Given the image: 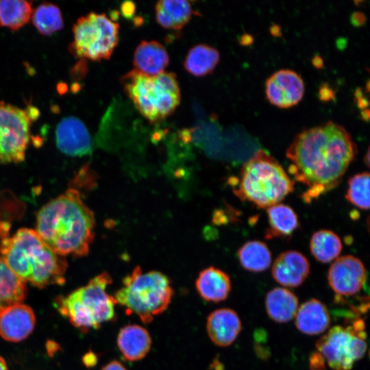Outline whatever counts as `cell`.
I'll list each match as a JSON object with an SVG mask.
<instances>
[{
    "label": "cell",
    "mask_w": 370,
    "mask_h": 370,
    "mask_svg": "<svg viewBox=\"0 0 370 370\" xmlns=\"http://www.w3.org/2000/svg\"><path fill=\"white\" fill-rule=\"evenodd\" d=\"M32 12V1L1 0L0 26L15 32L29 22Z\"/></svg>",
    "instance_id": "83f0119b"
},
{
    "label": "cell",
    "mask_w": 370,
    "mask_h": 370,
    "mask_svg": "<svg viewBox=\"0 0 370 370\" xmlns=\"http://www.w3.org/2000/svg\"><path fill=\"white\" fill-rule=\"evenodd\" d=\"M352 21L354 25H360L365 21L364 15L360 12H355L352 16Z\"/></svg>",
    "instance_id": "e575fe53"
},
{
    "label": "cell",
    "mask_w": 370,
    "mask_h": 370,
    "mask_svg": "<svg viewBox=\"0 0 370 370\" xmlns=\"http://www.w3.org/2000/svg\"><path fill=\"white\" fill-rule=\"evenodd\" d=\"M72 32L69 49L78 58L107 60L119 43V25L103 13L92 12L78 18Z\"/></svg>",
    "instance_id": "ba28073f"
},
{
    "label": "cell",
    "mask_w": 370,
    "mask_h": 370,
    "mask_svg": "<svg viewBox=\"0 0 370 370\" xmlns=\"http://www.w3.org/2000/svg\"><path fill=\"white\" fill-rule=\"evenodd\" d=\"M169 63L165 47L156 40H143L136 47L133 64L134 70L149 76L164 71Z\"/></svg>",
    "instance_id": "e0dca14e"
},
{
    "label": "cell",
    "mask_w": 370,
    "mask_h": 370,
    "mask_svg": "<svg viewBox=\"0 0 370 370\" xmlns=\"http://www.w3.org/2000/svg\"><path fill=\"white\" fill-rule=\"evenodd\" d=\"M309 365L311 370H325V359L319 352H314L310 355Z\"/></svg>",
    "instance_id": "4dcf8cb0"
},
{
    "label": "cell",
    "mask_w": 370,
    "mask_h": 370,
    "mask_svg": "<svg viewBox=\"0 0 370 370\" xmlns=\"http://www.w3.org/2000/svg\"><path fill=\"white\" fill-rule=\"evenodd\" d=\"M0 370H8L5 360L0 356Z\"/></svg>",
    "instance_id": "8d00e7d4"
},
{
    "label": "cell",
    "mask_w": 370,
    "mask_h": 370,
    "mask_svg": "<svg viewBox=\"0 0 370 370\" xmlns=\"http://www.w3.org/2000/svg\"><path fill=\"white\" fill-rule=\"evenodd\" d=\"M101 370H127V369L119 361L112 360Z\"/></svg>",
    "instance_id": "d6a6232c"
},
{
    "label": "cell",
    "mask_w": 370,
    "mask_h": 370,
    "mask_svg": "<svg viewBox=\"0 0 370 370\" xmlns=\"http://www.w3.org/2000/svg\"><path fill=\"white\" fill-rule=\"evenodd\" d=\"M356 154L350 134L333 121L304 130L286 152L288 172L306 186L301 198L307 203L337 186Z\"/></svg>",
    "instance_id": "6da1fadb"
},
{
    "label": "cell",
    "mask_w": 370,
    "mask_h": 370,
    "mask_svg": "<svg viewBox=\"0 0 370 370\" xmlns=\"http://www.w3.org/2000/svg\"><path fill=\"white\" fill-rule=\"evenodd\" d=\"M369 173L362 172L351 177L348 180L346 199L362 209L369 208Z\"/></svg>",
    "instance_id": "f546056e"
},
{
    "label": "cell",
    "mask_w": 370,
    "mask_h": 370,
    "mask_svg": "<svg viewBox=\"0 0 370 370\" xmlns=\"http://www.w3.org/2000/svg\"><path fill=\"white\" fill-rule=\"evenodd\" d=\"M365 338L352 326L336 325L316 343L318 352L334 370H350L367 350Z\"/></svg>",
    "instance_id": "30bf717a"
},
{
    "label": "cell",
    "mask_w": 370,
    "mask_h": 370,
    "mask_svg": "<svg viewBox=\"0 0 370 370\" xmlns=\"http://www.w3.org/2000/svg\"><path fill=\"white\" fill-rule=\"evenodd\" d=\"M206 330L213 343L227 347L236 339L241 330V321L237 313L230 308H219L208 317Z\"/></svg>",
    "instance_id": "2e32d148"
},
{
    "label": "cell",
    "mask_w": 370,
    "mask_h": 370,
    "mask_svg": "<svg viewBox=\"0 0 370 370\" xmlns=\"http://www.w3.org/2000/svg\"><path fill=\"white\" fill-rule=\"evenodd\" d=\"M365 161L367 162L366 165L367 166H369V149H368V151L367 152V158L365 159Z\"/></svg>",
    "instance_id": "74e56055"
},
{
    "label": "cell",
    "mask_w": 370,
    "mask_h": 370,
    "mask_svg": "<svg viewBox=\"0 0 370 370\" xmlns=\"http://www.w3.org/2000/svg\"><path fill=\"white\" fill-rule=\"evenodd\" d=\"M35 323L29 306L22 303L10 306L0 312V336L10 342H20L32 332Z\"/></svg>",
    "instance_id": "5bb4252c"
},
{
    "label": "cell",
    "mask_w": 370,
    "mask_h": 370,
    "mask_svg": "<svg viewBox=\"0 0 370 370\" xmlns=\"http://www.w3.org/2000/svg\"><path fill=\"white\" fill-rule=\"evenodd\" d=\"M310 266L301 252L288 250L281 253L274 260L271 274L280 284L287 287L300 286L310 273Z\"/></svg>",
    "instance_id": "9a60e30c"
},
{
    "label": "cell",
    "mask_w": 370,
    "mask_h": 370,
    "mask_svg": "<svg viewBox=\"0 0 370 370\" xmlns=\"http://www.w3.org/2000/svg\"><path fill=\"white\" fill-rule=\"evenodd\" d=\"M312 62L317 67H321L323 64V60L319 56H314L312 59Z\"/></svg>",
    "instance_id": "d590c367"
},
{
    "label": "cell",
    "mask_w": 370,
    "mask_h": 370,
    "mask_svg": "<svg viewBox=\"0 0 370 370\" xmlns=\"http://www.w3.org/2000/svg\"><path fill=\"white\" fill-rule=\"evenodd\" d=\"M233 192L241 201L258 208L280 203L293 192L295 182L267 151L259 149L242 166L238 178H233Z\"/></svg>",
    "instance_id": "277c9868"
},
{
    "label": "cell",
    "mask_w": 370,
    "mask_h": 370,
    "mask_svg": "<svg viewBox=\"0 0 370 370\" xmlns=\"http://www.w3.org/2000/svg\"><path fill=\"white\" fill-rule=\"evenodd\" d=\"M38 116V110L32 106L22 109L0 102V162L24 160L30 140L31 125Z\"/></svg>",
    "instance_id": "9c48e42d"
},
{
    "label": "cell",
    "mask_w": 370,
    "mask_h": 370,
    "mask_svg": "<svg viewBox=\"0 0 370 370\" xmlns=\"http://www.w3.org/2000/svg\"><path fill=\"white\" fill-rule=\"evenodd\" d=\"M220 60L219 51L206 44L191 47L184 60V69L195 77H204L213 72Z\"/></svg>",
    "instance_id": "603a6c76"
},
{
    "label": "cell",
    "mask_w": 370,
    "mask_h": 370,
    "mask_svg": "<svg viewBox=\"0 0 370 370\" xmlns=\"http://www.w3.org/2000/svg\"><path fill=\"white\" fill-rule=\"evenodd\" d=\"M95 225L94 213L79 192L69 188L38 212L36 231L56 254L81 257L89 251Z\"/></svg>",
    "instance_id": "7a4b0ae2"
},
{
    "label": "cell",
    "mask_w": 370,
    "mask_h": 370,
    "mask_svg": "<svg viewBox=\"0 0 370 370\" xmlns=\"http://www.w3.org/2000/svg\"><path fill=\"white\" fill-rule=\"evenodd\" d=\"M269 228L265 238L288 237L299 227L298 217L288 206L277 204L267 208Z\"/></svg>",
    "instance_id": "cb8c5ba5"
},
{
    "label": "cell",
    "mask_w": 370,
    "mask_h": 370,
    "mask_svg": "<svg viewBox=\"0 0 370 370\" xmlns=\"http://www.w3.org/2000/svg\"><path fill=\"white\" fill-rule=\"evenodd\" d=\"M122 83L136 108L151 123L166 119L180 104V88L173 73L149 76L133 69L123 77Z\"/></svg>",
    "instance_id": "52a82bcc"
},
{
    "label": "cell",
    "mask_w": 370,
    "mask_h": 370,
    "mask_svg": "<svg viewBox=\"0 0 370 370\" xmlns=\"http://www.w3.org/2000/svg\"><path fill=\"white\" fill-rule=\"evenodd\" d=\"M195 288L205 301L217 303L228 297L231 281L225 272L211 266L200 271L195 281Z\"/></svg>",
    "instance_id": "d6986e66"
},
{
    "label": "cell",
    "mask_w": 370,
    "mask_h": 370,
    "mask_svg": "<svg viewBox=\"0 0 370 370\" xmlns=\"http://www.w3.org/2000/svg\"><path fill=\"white\" fill-rule=\"evenodd\" d=\"M332 289L341 296H350L358 293L366 280V269L358 258L346 255L337 258L328 273Z\"/></svg>",
    "instance_id": "8fae6325"
},
{
    "label": "cell",
    "mask_w": 370,
    "mask_h": 370,
    "mask_svg": "<svg viewBox=\"0 0 370 370\" xmlns=\"http://www.w3.org/2000/svg\"><path fill=\"white\" fill-rule=\"evenodd\" d=\"M241 266L251 272L267 269L271 263V254L267 245L260 241H250L243 244L238 251Z\"/></svg>",
    "instance_id": "4316f807"
},
{
    "label": "cell",
    "mask_w": 370,
    "mask_h": 370,
    "mask_svg": "<svg viewBox=\"0 0 370 370\" xmlns=\"http://www.w3.org/2000/svg\"><path fill=\"white\" fill-rule=\"evenodd\" d=\"M304 83L301 75L291 69H280L266 81L265 91L271 103L280 108L296 105L304 93Z\"/></svg>",
    "instance_id": "7c38bea8"
},
{
    "label": "cell",
    "mask_w": 370,
    "mask_h": 370,
    "mask_svg": "<svg viewBox=\"0 0 370 370\" xmlns=\"http://www.w3.org/2000/svg\"><path fill=\"white\" fill-rule=\"evenodd\" d=\"M27 295L26 283L18 278L0 256V312L22 303Z\"/></svg>",
    "instance_id": "d4e9b609"
},
{
    "label": "cell",
    "mask_w": 370,
    "mask_h": 370,
    "mask_svg": "<svg viewBox=\"0 0 370 370\" xmlns=\"http://www.w3.org/2000/svg\"><path fill=\"white\" fill-rule=\"evenodd\" d=\"M56 143L63 153L75 157H82L92 153V140L85 124L77 117L66 116L58 123Z\"/></svg>",
    "instance_id": "4fadbf2b"
},
{
    "label": "cell",
    "mask_w": 370,
    "mask_h": 370,
    "mask_svg": "<svg viewBox=\"0 0 370 370\" xmlns=\"http://www.w3.org/2000/svg\"><path fill=\"white\" fill-rule=\"evenodd\" d=\"M32 21L37 31L43 36H50L64 27L62 11L53 3L39 4L32 12Z\"/></svg>",
    "instance_id": "f1b7e54d"
},
{
    "label": "cell",
    "mask_w": 370,
    "mask_h": 370,
    "mask_svg": "<svg viewBox=\"0 0 370 370\" xmlns=\"http://www.w3.org/2000/svg\"><path fill=\"white\" fill-rule=\"evenodd\" d=\"M116 343L126 360L136 361L145 357L149 352L151 338L145 328L137 324H129L121 328Z\"/></svg>",
    "instance_id": "ac0fdd59"
},
{
    "label": "cell",
    "mask_w": 370,
    "mask_h": 370,
    "mask_svg": "<svg viewBox=\"0 0 370 370\" xmlns=\"http://www.w3.org/2000/svg\"><path fill=\"white\" fill-rule=\"evenodd\" d=\"M332 90L329 87H321L319 90V95L321 99L328 100L332 97Z\"/></svg>",
    "instance_id": "836d02e7"
},
{
    "label": "cell",
    "mask_w": 370,
    "mask_h": 370,
    "mask_svg": "<svg viewBox=\"0 0 370 370\" xmlns=\"http://www.w3.org/2000/svg\"><path fill=\"white\" fill-rule=\"evenodd\" d=\"M112 282L110 274L103 272L68 295L58 297L54 305L62 316L82 332L97 329L102 323L116 317V301L106 291Z\"/></svg>",
    "instance_id": "5b68a950"
},
{
    "label": "cell",
    "mask_w": 370,
    "mask_h": 370,
    "mask_svg": "<svg viewBox=\"0 0 370 370\" xmlns=\"http://www.w3.org/2000/svg\"><path fill=\"white\" fill-rule=\"evenodd\" d=\"M156 19L163 28L180 30L190 20L193 10L190 3L185 0H162L155 6Z\"/></svg>",
    "instance_id": "44dd1931"
},
{
    "label": "cell",
    "mask_w": 370,
    "mask_h": 370,
    "mask_svg": "<svg viewBox=\"0 0 370 370\" xmlns=\"http://www.w3.org/2000/svg\"><path fill=\"white\" fill-rule=\"evenodd\" d=\"M343 245L339 236L328 230L315 232L310 241V249L314 258L322 263L335 260L340 255Z\"/></svg>",
    "instance_id": "484cf974"
},
{
    "label": "cell",
    "mask_w": 370,
    "mask_h": 370,
    "mask_svg": "<svg viewBox=\"0 0 370 370\" xmlns=\"http://www.w3.org/2000/svg\"><path fill=\"white\" fill-rule=\"evenodd\" d=\"M173 295L167 276L157 271L144 273L136 267L123 278L113 297L127 314H134L143 323H149L167 309Z\"/></svg>",
    "instance_id": "8992f818"
},
{
    "label": "cell",
    "mask_w": 370,
    "mask_h": 370,
    "mask_svg": "<svg viewBox=\"0 0 370 370\" xmlns=\"http://www.w3.org/2000/svg\"><path fill=\"white\" fill-rule=\"evenodd\" d=\"M121 10L122 14L125 17L130 18L132 16L135 12V5L133 2L125 1L122 3Z\"/></svg>",
    "instance_id": "1f68e13d"
},
{
    "label": "cell",
    "mask_w": 370,
    "mask_h": 370,
    "mask_svg": "<svg viewBox=\"0 0 370 370\" xmlns=\"http://www.w3.org/2000/svg\"><path fill=\"white\" fill-rule=\"evenodd\" d=\"M0 254L11 271L25 283L43 288L61 285L65 281L66 260L52 250L34 230L24 227L12 236H2Z\"/></svg>",
    "instance_id": "3957f363"
},
{
    "label": "cell",
    "mask_w": 370,
    "mask_h": 370,
    "mask_svg": "<svg viewBox=\"0 0 370 370\" xmlns=\"http://www.w3.org/2000/svg\"><path fill=\"white\" fill-rule=\"evenodd\" d=\"M297 296L284 288H274L267 294L266 310L269 317L278 323L292 320L298 310Z\"/></svg>",
    "instance_id": "7402d4cb"
},
{
    "label": "cell",
    "mask_w": 370,
    "mask_h": 370,
    "mask_svg": "<svg viewBox=\"0 0 370 370\" xmlns=\"http://www.w3.org/2000/svg\"><path fill=\"white\" fill-rule=\"evenodd\" d=\"M295 317L297 328L308 335L321 334L330 324V316L326 306L317 299L304 303L298 308Z\"/></svg>",
    "instance_id": "ffe728a7"
}]
</instances>
